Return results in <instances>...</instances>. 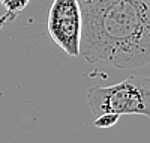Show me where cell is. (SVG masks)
<instances>
[{"label": "cell", "instance_id": "3", "mask_svg": "<svg viewBox=\"0 0 150 143\" xmlns=\"http://www.w3.org/2000/svg\"><path fill=\"white\" fill-rule=\"evenodd\" d=\"M47 29L66 54L80 56L83 15L78 0H54L48 12Z\"/></svg>", "mask_w": 150, "mask_h": 143}, {"label": "cell", "instance_id": "2", "mask_svg": "<svg viewBox=\"0 0 150 143\" xmlns=\"http://www.w3.org/2000/svg\"><path fill=\"white\" fill-rule=\"evenodd\" d=\"M86 98L95 116L116 113L150 118V79L146 75H132L112 86L90 87Z\"/></svg>", "mask_w": 150, "mask_h": 143}, {"label": "cell", "instance_id": "5", "mask_svg": "<svg viewBox=\"0 0 150 143\" xmlns=\"http://www.w3.org/2000/svg\"><path fill=\"white\" fill-rule=\"evenodd\" d=\"M119 119H120V116L116 113H104V114L96 116L93 125L96 128H111L119 122Z\"/></svg>", "mask_w": 150, "mask_h": 143}, {"label": "cell", "instance_id": "1", "mask_svg": "<svg viewBox=\"0 0 150 143\" xmlns=\"http://www.w3.org/2000/svg\"><path fill=\"white\" fill-rule=\"evenodd\" d=\"M80 56L89 63L134 69L150 63V0H78Z\"/></svg>", "mask_w": 150, "mask_h": 143}, {"label": "cell", "instance_id": "4", "mask_svg": "<svg viewBox=\"0 0 150 143\" xmlns=\"http://www.w3.org/2000/svg\"><path fill=\"white\" fill-rule=\"evenodd\" d=\"M29 2L30 0H0V5L5 8L6 14H9L11 17H15L29 5Z\"/></svg>", "mask_w": 150, "mask_h": 143}]
</instances>
